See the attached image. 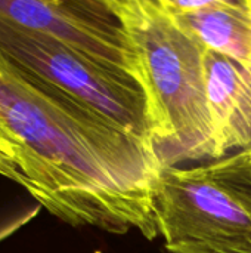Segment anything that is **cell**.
I'll list each match as a JSON object with an SVG mask.
<instances>
[{"label":"cell","instance_id":"cell-1","mask_svg":"<svg viewBox=\"0 0 251 253\" xmlns=\"http://www.w3.org/2000/svg\"><path fill=\"white\" fill-rule=\"evenodd\" d=\"M0 123L15 141L24 188L74 227L158 237L166 169L152 141L112 123L0 56Z\"/></svg>","mask_w":251,"mask_h":253},{"label":"cell","instance_id":"cell-2","mask_svg":"<svg viewBox=\"0 0 251 253\" xmlns=\"http://www.w3.org/2000/svg\"><path fill=\"white\" fill-rule=\"evenodd\" d=\"M117 16L136 59L152 125V142L164 166L216 160L207 99L206 49L155 0H127Z\"/></svg>","mask_w":251,"mask_h":253},{"label":"cell","instance_id":"cell-3","mask_svg":"<svg viewBox=\"0 0 251 253\" xmlns=\"http://www.w3.org/2000/svg\"><path fill=\"white\" fill-rule=\"evenodd\" d=\"M0 56L27 76L126 130L152 141L146 95L129 71L3 19H0Z\"/></svg>","mask_w":251,"mask_h":253},{"label":"cell","instance_id":"cell-4","mask_svg":"<svg viewBox=\"0 0 251 253\" xmlns=\"http://www.w3.org/2000/svg\"><path fill=\"white\" fill-rule=\"evenodd\" d=\"M155 219L166 249L251 240V208L209 162L163 170L155 194Z\"/></svg>","mask_w":251,"mask_h":253},{"label":"cell","instance_id":"cell-5","mask_svg":"<svg viewBox=\"0 0 251 253\" xmlns=\"http://www.w3.org/2000/svg\"><path fill=\"white\" fill-rule=\"evenodd\" d=\"M0 19L53 37L136 77V59L124 28L101 0H0Z\"/></svg>","mask_w":251,"mask_h":253},{"label":"cell","instance_id":"cell-6","mask_svg":"<svg viewBox=\"0 0 251 253\" xmlns=\"http://www.w3.org/2000/svg\"><path fill=\"white\" fill-rule=\"evenodd\" d=\"M216 160L251 148V68L212 50L204 53Z\"/></svg>","mask_w":251,"mask_h":253},{"label":"cell","instance_id":"cell-7","mask_svg":"<svg viewBox=\"0 0 251 253\" xmlns=\"http://www.w3.org/2000/svg\"><path fill=\"white\" fill-rule=\"evenodd\" d=\"M206 50L228 56L251 68V7L216 4L172 15Z\"/></svg>","mask_w":251,"mask_h":253},{"label":"cell","instance_id":"cell-8","mask_svg":"<svg viewBox=\"0 0 251 253\" xmlns=\"http://www.w3.org/2000/svg\"><path fill=\"white\" fill-rule=\"evenodd\" d=\"M0 175L19 184L21 187L25 185L19 150L15 141L4 130L1 123H0Z\"/></svg>","mask_w":251,"mask_h":253},{"label":"cell","instance_id":"cell-9","mask_svg":"<svg viewBox=\"0 0 251 253\" xmlns=\"http://www.w3.org/2000/svg\"><path fill=\"white\" fill-rule=\"evenodd\" d=\"M160 7H163L169 15H182L206 9L216 4H231V6H249L247 0H155Z\"/></svg>","mask_w":251,"mask_h":253},{"label":"cell","instance_id":"cell-10","mask_svg":"<svg viewBox=\"0 0 251 253\" xmlns=\"http://www.w3.org/2000/svg\"><path fill=\"white\" fill-rule=\"evenodd\" d=\"M101 1H104V3H107L114 12H115V15H117V1L115 0H101Z\"/></svg>","mask_w":251,"mask_h":253},{"label":"cell","instance_id":"cell-11","mask_svg":"<svg viewBox=\"0 0 251 253\" xmlns=\"http://www.w3.org/2000/svg\"><path fill=\"white\" fill-rule=\"evenodd\" d=\"M115 1H117V12H118V9L121 7V4H123L124 1H127V0H115ZM117 18H118V16H117Z\"/></svg>","mask_w":251,"mask_h":253},{"label":"cell","instance_id":"cell-12","mask_svg":"<svg viewBox=\"0 0 251 253\" xmlns=\"http://www.w3.org/2000/svg\"><path fill=\"white\" fill-rule=\"evenodd\" d=\"M182 253H209V252H198V251H191V252H182Z\"/></svg>","mask_w":251,"mask_h":253},{"label":"cell","instance_id":"cell-13","mask_svg":"<svg viewBox=\"0 0 251 253\" xmlns=\"http://www.w3.org/2000/svg\"><path fill=\"white\" fill-rule=\"evenodd\" d=\"M247 4H249V6L251 7V0H247Z\"/></svg>","mask_w":251,"mask_h":253},{"label":"cell","instance_id":"cell-14","mask_svg":"<svg viewBox=\"0 0 251 253\" xmlns=\"http://www.w3.org/2000/svg\"><path fill=\"white\" fill-rule=\"evenodd\" d=\"M246 151H247V153H249V154L251 156V148H250V150H246Z\"/></svg>","mask_w":251,"mask_h":253}]
</instances>
